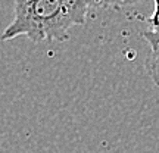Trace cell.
<instances>
[{
	"mask_svg": "<svg viewBox=\"0 0 159 153\" xmlns=\"http://www.w3.org/2000/svg\"><path fill=\"white\" fill-rule=\"evenodd\" d=\"M15 16L0 41L27 37L34 43L66 41L72 27L84 25L89 0H15Z\"/></svg>",
	"mask_w": 159,
	"mask_h": 153,
	"instance_id": "cell-1",
	"label": "cell"
},
{
	"mask_svg": "<svg viewBox=\"0 0 159 153\" xmlns=\"http://www.w3.org/2000/svg\"><path fill=\"white\" fill-rule=\"evenodd\" d=\"M137 2L139 0H89V5L90 9H121Z\"/></svg>",
	"mask_w": 159,
	"mask_h": 153,
	"instance_id": "cell-4",
	"label": "cell"
},
{
	"mask_svg": "<svg viewBox=\"0 0 159 153\" xmlns=\"http://www.w3.org/2000/svg\"><path fill=\"white\" fill-rule=\"evenodd\" d=\"M146 71L155 85L159 87V44L150 49V53L146 59Z\"/></svg>",
	"mask_w": 159,
	"mask_h": 153,
	"instance_id": "cell-3",
	"label": "cell"
},
{
	"mask_svg": "<svg viewBox=\"0 0 159 153\" xmlns=\"http://www.w3.org/2000/svg\"><path fill=\"white\" fill-rule=\"evenodd\" d=\"M155 2V9L152 16L148 19V29L142 31L143 38L146 40L150 46V49H153L159 44V0Z\"/></svg>",
	"mask_w": 159,
	"mask_h": 153,
	"instance_id": "cell-2",
	"label": "cell"
}]
</instances>
